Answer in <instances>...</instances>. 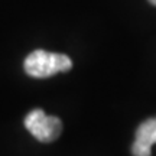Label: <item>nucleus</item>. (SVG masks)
<instances>
[{
  "label": "nucleus",
  "mask_w": 156,
  "mask_h": 156,
  "mask_svg": "<svg viewBox=\"0 0 156 156\" xmlns=\"http://www.w3.org/2000/svg\"><path fill=\"white\" fill-rule=\"evenodd\" d=\"M25 71L34 78H48L58 73H67L73 68L71 58L64 54L36 49L25 59Z\"/></svg>",
  "instance_id": "obj_1"
},
{
  "label": "nucleus",
  "mask_w": 156,
  "mask_h": 156,
  "mask_svg": "<svg viewBox=\"0 0 156 156\" xmlns=\"http://www.w3.org/2000/svg\"><path fill=\"white\" fill-rule=\"evenodd\" d=\"M156 143V117L147 119L136 130L132 153L133 156H152V146Z\"/></svg>",
  "instance_id": "obj_3"
},
{
  "label": "nucleus",
  "mask_w": 156,
  "mask_h": 156,
  "mask_svg": "<svg viewBox=\"0 0 156 156\" xmlns=\"http://www.w3.org/2000/svg\"><path fill=\"white\" fill-rule=\"evenodd\" d=\"M149 3H151V5H153V6H156V0H149Z\"/></svg>",
  "instance_id": "obj_4"
},
{
  "label": "nucleus",
  "mask_w": 156,
  "mask_h": 156,
  "mask_svg": "<svg viewBox=\"0 0 156 156\" xmlns=\"http://www.w3.org/2000/svg\"><path fill=\"white\" fill-rule=\"evenodd\" d=\"M25 127L39 142L51 143L59 137L62 122L55 116H48L41 108H35L25 117Z\"/></svg>",
  "instance_id": "obj_2"
}]
</instances>
